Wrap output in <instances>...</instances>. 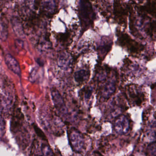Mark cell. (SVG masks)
I'll list each match as a JSON object with an SVG mask.
<instances>
[{
	"label": "cell",
	"instance_id": "5bb4252c",
	"mask_svg": "<svg viewBox=\"0 0 156 156\" xmlns=\"http://www.w3.org/2000/svg\"><path fill=\"white\" fill-rule=\"evenodd\" d=\"M11 21L13 31L15 33L20 37H22L24 36V32L23 27L19 19L14 17L12 18Z\"/></svg>",
	"mask_w": 156,
	"mask_h": 156
},
{
	"label": "cell",
	"instance_id": "8992f818",
	"mask_svg": "<svg viewBox=\"0 0 156 156\" xmlns=\"http://www.w3.org/2000/svg\"><path fill=\"white\" fill-rule=\"evenodd\" d=\"M51 94L53 102L56 110L63 117L67 118L69 116V112L65 102L59 91L55 88H52Z\"/></svg>",
	"mask_w": 156,
	"mask_h": 156
},
{
	"label": "cell",
	"instance_id": "44dd1931",
	"mask_svg": "<svg viewBox=\"0 0 156 156\" xmlns=\"http://www.w3.org/2000/svg\"><path fill=\"white\" fill-rule=\"evenodd\" d=\"M147 152L148 156H156V142H153L149 145Z\"/></svg>",
	"mask_w": 156,
	"mask_h": 156
},
{
	"label": "cell",
	"instance_id": "3957f363",
	"mask_svg": "<svg viewBox=\"0 0 156 156\" xmlns=\"http://www.w3.org/2000/svg\"><path fill=\"white\" fill-rule=\"evenodd\" d=\"M70 146L74 152L80 153L84 149V137L83 134L75 128H71L68 131Z\"/></svg>",
	"mask_w": 156,
	"mask_h": 156
},
{
	"label": "cell",
	"instance_id": "6da1fadb",
	"mask_svg": "<svg viewBox=\"0 0 156 156\" xmlns=\"http://www.w3.org/2000/svg\"><path fill=\"white\" fill-rule=\"evenodd\" d=\"M119 44L126 48L129 53L135 55H140L144 50V46L133 40L127 34L119 30L117 32Z\"/></svg>",
	"mask_w": 156,
	"mask_h": 156
},
{
	"label": "cell",
	"instance_id": "4fadbf2b",
	"mask_svg": "<svg viewBox=\"0 0 156 156\" xmlns=\"http://www.w3.org/2000/svg\"><path fill=\"white\" fill-rule=\"evenodd\" d=\"M72 63V57L67 53H63L60 55L58 59V66L63 70H66L69 69Z\"/></svg>",
	"mask_w": 156,
	"mask_h": 156
},
{
	"label": "cell",
	"instance_id": "30bf717a",
	"mask_svg": "<svg viewBox=\"0 0 156 156\" xmlns=\"http://www.w3.org/2000/svg\"><path fill=\"white\" fill-rule=\"evenodd\" d=\"M24 117L20 111H17L13 115L11 124V130L13 133H18L23 127Z\"/></svg>",
	"mask_w": 156,
	"mask_h": 156
},
{
	"label": "cell",
	"instance_id": "e0dca14e",
	"mask_svg": "<svg viewBox=\"0 0 156 156\" xmlns=\"http://www.w3.org/2000/svg\"><path fill=\"white\" fill-rule=\"evenodd\" d=\"M41 148V151L44 156H54L51 148L48 144L43 143Z\"/></svg>",
	"mask_w": 156,
	"mask_h": 156
},
{
	"label": "cell",
	"instance_id": "277c9868",
	"mask_svg": "<svg viewBox=\"0 0 156 156\" xmlns=\"http://www.w3.org/2000/svg\"><path fill=\"white\" fill-rule=\"evenodd\" d=\"M118 73L116 70H113L112 75L106 83L101 92V96L104 100H107L115 94L118 83Z\"/></svg>",
	"mask_w": 156,
	"mask_h": 156
},
{
	"label": "cell",
	"instance_id": "7a4b0ae2",
	"mask_svg": "<svg viewBox=\"0 0 156 156\" xmlns=\"http://www.w3.org/2000/svg\"><path fill=\"white\" fill-rule=\"evenodd\" d=\"M125 91L128 99L137 105H141L146 101L145 92L140 86L128 85L125 87Z\"/></svg>",
	"mask_w": 156,
	"mask_h": 156
},
{
	"label": "cell",
	"instance_id": "d4e9b609",
	"mask_svg": "<svg viewBox=\"0 0 156 156\" xmlns=\"http://www.w3.org/2000/svg\"><path fill=\"white\" fill-rule=\"evenodd\" d=\"M30 156H44V155L40 153H35L34 151H32Z\"/></svg>",
	"mask_w": 156,
	"mask_h": 156
},
{
	"label": "cell",
	"instance_id": "cb8c5ba5",
	"mask_svg": "<svg viewBox=\"0 0 156 156\" xmlns=\"http://www.w3.org/2000/svg\"><path fill=\"white\" fill-rule=\"evenodd\" d=\"M151 89L153 90V99L154 101H156V83L153 84L151 87Z\"/></svg>",
	"mask_w": 156,
	"mask_h": 156
},
{
	"label": "cell",
	"instance_id": "484cf974",
	"mask_svg": "<svg viewBox=\"0 0 156 156\" xmlns=\"http://www.w3.org/2000/svg\"><path fill=\"white\" fill-rule=\"evenodd\" d=\"M94 156H103L102 155H101V154L99 153H98V152H95L94 154Z\"/></svg>",
	"mask_w": 156,
	"mask_h": 156
},
{
	"label": "cell",
	"instance_id": "5b68a950",
	"mask_svg": "<svg viewBox=\"0 0 156 156\" xmlns=\"http://www.w3.org/2000/svg\"><path fill=\"white\" fill-rule=\"evenodd\" d=\"M130 5L123 3V2L115 1L114 3V14L115 19L120 24H123L127 21L126 19L129 11Z\"/></svg>",
	"mask_w": 156,
	"mask_h": 156
},
{
	"label": "cell",
	"instance_id": "d6986e66",
	"mask_svg": "<svg viewBox=\"0 0 156 156\" xmlns=\"http://www.w3.org/2000/svg\"><path fill=\"white\" fill-rule=\"evenodd\" d=\"M147 35L151 37L156 36V21L149 23L147 31Z\"/></svg>",
	"mask_w": 156,
	"mask_h": 156
},
{
	"label": "cell",
	"instance_id": "ffe728a7",
	"mask_svg": "<svg viewBox=\"0 0 156 156\" xmlns=\"http://www.w3.org/2000/svg\"><path fill=\"white\" fill-rule=\"evenodd\" d=\"M32 125L33 126L34 129V131L36 132L37 136H38L40 138L43 140L47 141L48 139H47V137H46V136H45V134L44 133L42 130H41V128H39V127H38V126H37V125H36L35 123H34V124H33Z\"/></svg>",
	"mask_w": 156,
	"mask_h": 156
},
{
	"label": "cell",
	"instance_id": "9c48e42d",
	"mask_svg": "<svg viewBox=\"0 0 156 156\" xmlns=\"http://www.w3.org/2000/svg\"><path fill=\"white\" fill-rule=\"evenodd\" d=\"M130 128L129 120L126 116L120 115L116 119L114 128L117 133L125 134L127 133Z\"/></svg>",
	"mask_w": 156,
	"mask_h": 156
},
{
	"label": "cell",
	"instance_id": "7402d4cb",
	"mask_svg": "<svg viewBox=\"0 0 156 156\" xmlns=\"http://www.w3.org/2000/svg\"><path fill=\"white\" fill-rule=\"evenodd\" d=\"M44 9L46 10L51 11L55 7L54 2L53 1H44L43 4Z\"/></svg>",
	"mask_w": 156,
	"mask_h": 156
},
{
	"label": "cell",
	"instance_id": "ba28073f",
	"mask_svg": "<svg viewBox=\"0 0 156 156\" xmlns=\"http://www.w3.org/2000/svg\"><path fill=\"white\" fill-rule=\"evenodd\" d=\"M123 71L128 76L131 77L138 76L142 73V70L140 66L133 62L131 60L126 58L124 61Z\"/></svg>",
	"mask_w": 156,
	"mask_h": 156
},
{
	"label": "cell",
	"instance_id": "8fae6325",
	"mask_svg": "<svg viewBox=\"0 0 156 156\" xmlns=\"http://www.w3.org/2000/svg\"><path fill=\"white\" fill-rule=\"evenodd\" d=\"M5 63L8 68L17 75L21 76V71L20 64L16 59L10 54H7L5 56Z\"/></svg>",
	"mask_w": 156,
	"mask_h": 156
},
{
	"label": "cell",
	"instance_id": "9a60e30c",
	"mask_svg": "<svg viewBox=\"0 0 156 156\" xmlns=\"http://www.w3.org/2000/svg\"><path fill=\"white\" fill-rule=\"evenodd\" d=\"M90 76V72L87 70H79L76 71L74 74L75 80L79 83H83L87 81Z\"/></svg>",
	"mask_w": 156,
	"mask_h": 156
},
{
	"label": "cell",
	"instance_id": "52a82bcc",
	"mask_svg": "<svg viewBox=\"0 0 156 156\" xmlns=\"http://www.w3.org/2000/svg\"><path fill=\"white\" fill-rule=\"evenodd\" d=\"M79 12L83 22L87 25H91L95 19V13L91 4L87 1H80Z\"/></svg>",
	"mask_w": 156,
	"mask_h": 156
},
{
	"label": "cell",
	"instance_id": "2e32d148",
	"mask_svg": "<svg viewBox=\"0 0 156 156\" xmlns=\"http://www.w3.org/2000/svg\"><path fill=\"white\" fill-rule=\"evenodd\" d=\"M112 45V41L108 40H106L104 43L103 44L99 46V51L103 55H106L110 51Z\"/></svg>",
	"mask_w": 156,
	"mask_h": 156
},
{
	"label": "cell",
	"instance_id": "7c38bea8",
	"mask_svg": "<svg viewBox=\"0 0 156 156\" xmlns=\"http://www.w3.org/2000/svg\"><path fill=\"white\" fill-rule=\"evenodd\" d=\"M138 11L147 17L148 15L156 17V2H147L143 6H140Z\"/></svg>",
	"mask_w": 156,
	"mask_h": 156
},
{
	"label": "cell",
	"instance_id": "603a6c76",
	"mask_svg": "<svg viewBox=\"0 0 156 156\" xmlns=\"http://www.w3.org/2000/svg\"><path fill=\"white\" fill-rule=\"evenodd\" d=\"M6 126H5V120H4V118L2 117V115H1V136L4 134V131L5 130V127H6Z\"/></svg>",
	"mask_w": 156,
	"mask_h": 156
},
{
	"label": "cell",
	"instance_id": "ac0fdd59",
	"mask_svg": "<svg viewBox=\"0 0 156 156\" xmlns=\"http://www.w3.org/2000/svg\"><path fill=\"white\" fill-rule=\"evenodd\" d=\"M8 36V30L7 24L1 21V39L2 41H6Z\"/></svg>",
	"mask_w": 156,
	"mask_h": 156
}]
</instances>
